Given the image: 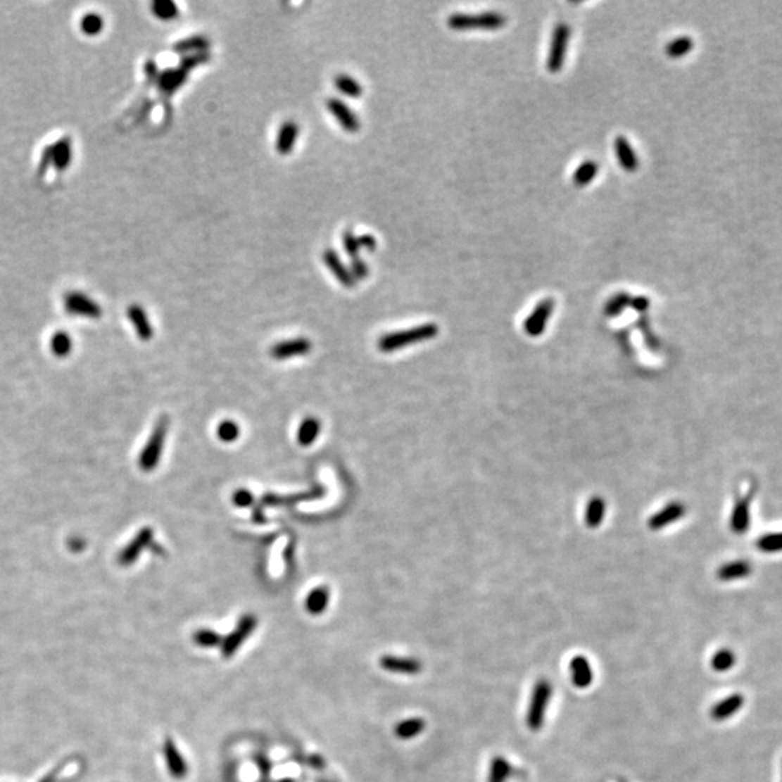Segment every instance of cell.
Returning <instances> with one entry per match:
<instances>
[{"label":"cell","instance_id":"f1b7e54d","mask_svg":"<svg viewBox=\"0 0 782 782\" xmlns=\"http://www.w3.org/2000/svg\"><path fill=\"white\" fill-rule=\"evenodd\" d=\"M209 45H210V39L206 35H193L175 42L172 46V51L179 54L200 53V51H206Z\"/></svg>","mask_w":782,"mask_h":782},{"label":"cell","instance_id":"3957f363","mask_svg":"<svg viewBox=\"0 0 782 782\" xmlns=\"http://www.w3.org/2000/svg\"><path fill=\"white\" fill-rule=\"evenodd\" d=\"M550 698H552L550 681L545 678L538 679L532 690L531 701H529V709L526 714L527 727L532 731H539L543 727Z\"/></svg>","mask_w":782,"mask_h":782},{"label":"cell","instance_id":"d6986e66","mask_svg":"<svg viewBox=\"0 0 782 782\" xmlns=\"http://www.w3.org/2000/svg\"><path fill=\"white\" fill-rule=\"evenodd\" d=\"M752 500V493H749L748 496L739 497L735 507H733V513H731L730 517V527L731 531L738 535H742L748 531L749 523H750V515H749V504Z\"/></svg>","mask_w":782,"mask_h":782},{"label":"cell","instance_id":"60d3db41","mask_svg":"<svg viewBox=\"0 0 782 782\" xmlns=\"http://www.w3.org/2000/svg\"><path fill=\"white\" fill-rule=\"evenodd\" d=\"M216 434H217V438H219L222 442H225V443H231V442H235V441L239 438L241 431H239V426H238L235 422H232V420H225V422L219 423Z\"/></svg>","mask_w":782,"mask_h":782},{"label":"cell","instance_id":"e0dca14e","mask_svg":"<svg viewBox=\"0 0 782 782\" xmlns=\"http://www.w3.org/2000/svg\"><path fill=\"white\" fill-rule=\"evenodd\" d=\"M187 79H189V71L179 65L177 68H167L163 72H160L157 86L163 93L172 94L187 82Z\"/></svg>","mask_w":782,"mask_h":782},{"label":"cell","instance_id":"4fadbf2b","mask_svg":"<svg viewBox=\"0 0 782 782\" xmlns=\"http://www.w3.org/2000/svg\"><path fill=\"white\" fill-rule=\"evenodd\" d=\"M322 258H323V263L326 264V267L329 268V271L335 275V279H336L343 287L352 289V287L355 286L357 280L354 279V277H352L349 268L342 263V260L339 258L338 252H336L335 249L329 248V249L323 251Z\"/></svg>","mask_w":782,"mask_h":782},{"label":"cell","instance_id":"ee69618b","mask_svg":"<svg viewBox=\"0 0 782 782\" xmlns=\"http://www.w3.org/2000/svg\"><path fill=\"white\" fill-rule=\"evenodd\" d=\"M343 249L346 254L351 258H355L358 257V252H360V244H358V238L355 237V234L352 232V229H346L343 232Z\"/></svg>","mask_w":782,"mask_h":782},{"label":"cell","instance_id":"74e56055","mask_svg":"<svg viewBox=\"0 0 782 782\" xmlns=\"http://www.w3.org/2000/svg\"><path fill=\"white\" fill-rule=\"evenodd\" d=\"M151 11H153V13L158 19L163 20H171L180 15L179 6L174 2H171V0H156V2L151 5Z\"/></svg>","mask_w":782,"mask_h":782},{"label":"cell","instance_id":"7dc6e473","mask_svg":"<svg viewBox=\"0 0 782 782\" xmlns=\"http://www.w3.org/2000/svg\"><path fill=\"white\" fill-rule=\"evenodd\" d=\"M234 503L238 507H248L254 503V497H252V494L248 490H238L234 494Z\"/></svg>","mask_w":782,"mask_h":782},{"label":"cell","instance_id":"7c38bea8","mask_svg":"<svg viewBox=\"0 0 782 782\" xmlns=\"http://www.w3.org/2000/svg\"><path fill=\"white\" fill-rule=\"evenodd\" d=\"M687 510L684 504H681L678 501H672L664 509H661L660 512L655 513L649 520H648V527L650 531H661V529L675 523L676 520H679L683 516H686Z\"/></svg>","mask_w":782,"mask_h":782},{"label":"cell","instance_id":"f907efd6","mask_svg":"<svg viewBox=\"0 0 782 782\" xmlns=\"http://www.w3.org/2000/svg\"><path fill=\"white\" fill-rule=\"evenodd\" d=\"M358 244H360V248H365L368 251H375V248H377V239L370 234H364V235L358 237Z\"/></svg>","mask_w":782,"mask_h":782},{"label":"cell","instance_id":"d6a6232c","mask_svg":"<svg viewBox=\"0 0 782 782\" xmlns=\"http://www.w3.org/2000/svg\"><path fill=\"white\" fill-rule=\"evenodd\" d=\"M334 84L335 87L345 96L348 97H361L362 96V86L360 82H357L354 77H351L348 74H338L336 77L334 79Z\"/></svg>","mask_w":782,"mask_h":782},{"label":"cell","instance_id":"8d00e7d4","mask_svg":"<svg viewBox=\"0 0 782 782\" xmlns=\"http://www.w3.org/2000/svg\"><path fill=\"white\" fill-rule=\"evenodd\" d=\"M103 28H105V20L99 13L94 12L86 13L80 20V30L89 37L99 35L103 31Z\"/></svg>","mask_w":782,"mask_h":782},{"label":"cell","instance_id":"f6af8a7d","mask_svg":"<svg viewBox=\"0 0 782 782\" xmlns=\"http://www.w3.org/2000/svg\"><path fill=\"white\" fill-rule=\"evenodd\" d=\"M51 165H53V146L49 145V146H45V148L42 149L41 160H39V164H38L37 175H38V179H39V180L45 177V174H46L48 168L51 167Z\"/></svg>","mask_w":782,"mask_h":782},{"label":"cell","instance_id":"2e32d148","mask_svg":"<svg viewBox=\"0 0 782 782\" xmlns=\"http://www.w3.org/2000/svg\"><path fill=\"white\" fill-rule=\"evenodd\" d=\"M569 669H571L572 684L576 688H587L591 686L594 679V672L590 665V661L586 657H583V655H576V657L571 660Z\"/></svg>","mask_w":782,"mask_h":782},{"label":"cell","instance_id":"cb8c5ba5","mask_svg":"<svg viewBox=\"0 0 782 782\" xmlns=\"http://www.w3.org/2000/svg\"><path fill=\"white\" fill-rule=\"evenodd\" d=\"M51 146H53V165L56 167L57 171H64L71 164V158H72L71 138L63 137Z\"/></svg>","mask_w":782,"mask_h":782},{"label":"cell","instance_id":"277c9868","mask_svg":"<svg viewBox=\"0 0 782 782\" xmlns=\"http://www.w3.org/2000/svg\"><path fill=\"white\" fill-rule=\"evenodd\" d=\"M167 434H168V419L165 416H161L157 424L154 426V431L148 438V442L142 448V452L139 455L138 462L142 471L149 472L157 468L163 455Z\"/></svg>","mask_w":782,"mask_h":782},{"label":"cell","instance_id":"9a60e30c","mask_svg":"<svg viewBox=\"0 0 782 782\" xmlns=\"http://www.w3.org/2000/svg\"><path fill=\"white\" fill-rule=\"evenodd\" d=\"M324 490L323 487L317 486L306 493H298V494H293V496H277V494H265L261 500L263 506H290V504H296L300 501H310V500H316L320 498L323 496Z\"/></svg>","mask_w":782,"mask_h":782},{"label":"cell","instance_id":"ab89813d","mask_svg":"<svg viewBox=\"0 0 782 782\" xmlns=\"http://www.w3.org/2000/svg\"><path fill=\"white\" fill-rule=\"evenodd\" d=\"M691 48H693V41H691V38H688V37H681V38H676V39L671 41V42L667 45V54H668L671 58H678V57H683V56H686L687 53H690V51H691Z\"/></svg>","mask_w":782,"mask_h":782},{"label":"cell","instance_id":"8fae6325","mask_svg":"<svg viewBox=\"0 0 782 782\" xmlns=\"http://www.w3.org/2000/svg\"><path fill=\"white\" fill-rule=\"evenodd\" d=\"M310 351H312V342L308 338H296V339L275 343L271 348V357L274 360L284 361L293 357L306 355Z\"/></svg>","mask_w":782,"mask_h":782},{"label":"cell","instance_id":"bcb514c9","mask_svg":"<svg viewBox=\"0 0 782 782\" xmlns=\"http://www.w3.org/2000/svg\"><path fill=\"white\" fill-rule=\"evenodd\" d=\"M349 271H351L352 277H354L355 280H364L365 277L368 275V272H370L367 263H365L362 258H360V257H355V258H352V260H351Z\"/></svg>","mask_w":782,"mask_h":782},{"label":"cell","instance_id":"836d02e7","mask_svg":"<svg viewBox=\"0 0 782 782\" xmlns=\"http://www.w3.org/2000/svg\"><path fill=\"white\" fill-rule=\"evenodd\" d=\"M49 346H51V352L56 357L64 358L68 354H71L72 351V339L71 336L64 332V331H58L53 335L51 341H49Z\"/></svg>","mask_w":782,"mask_h":782},{"label":"cell","instance_id":"4316f807","mask_svg":"<svg viewBox=\"0 0 782 782\" xmlns=\"http://www.w3.org/2000/svg\"><path fill=\"white\" fill-rule=\"evenodd\" d=\"M320 434V422L316 417H306L298 426L297 431V442L301 446H310L315 443Z\"/></svg>","mask_w":782,"mask_h":782},{"label":"cell","instance_id":"9c48e42d","mask_svg":"<svg viewBox=\"0 0 782 782\" xmlns=\"http://www.w3.org/2000/svg\"><path fill=\"white\" fill-rule=\"evenodd\" d=\"M553 306H555V303L549 297L543 298L538 303V306L532 310L531 315L526 317L524 324H523V329L529 336L538 338L545 332L546 324H548V322L552 316V312H553Z\"/></svg>","mask_w":782,"mask_h":782},{"label":"cell","instance_id":"d590c367","mask_svg":"<svg viewBox=\"0 0 782 782\" xmlns=\"http://www.w3.org/2000/svg\"><path fill=\"white\" fill-rule=\"evenodd\" d=\"M736 664V655L733 650L723 648L717 650L712 658V668L717 672H726L731 669Z\"/></svg>","mask_w":782,"mask_h":782},{"label":"cell","instance_id":"ac0fdd59","mask_svg":"<svg viewBox=\"0 0 782 782\" xmlns=\"http://www.w3.org/2000/svg\"><path fill=\"white\" fill-rule=\"evenodd\" d=\"M743 704L745 697L742 694H731L713 705L710 716L716 721H724L731 716H735L743 707Z\"/></svg>","mask_w":782,"mask_h":782},{"label":"cell","instance_id":"ffe728a7","mask_svg":"<svg viewBox=\"0 0 782 782\" xmlns=\"http://www.w3.org/2000/svg\"><path fill=\"white\" fill-rule=\"evenodd\" d=\"M164 756H165L168 771L172 775V778L183 779L187 775L189 768L180 750L171 739H167L164 743Z\"/></svg>","mask_w":782,"mask_h":782},{"label":"cell","instance_id":"8992f818","mask_svg":"<svg viewBox=\"0 0 782 782\" xmlns=\"http://www.w3.org/2000/svg\"><path fill=\"white\" fill-rule=\"evenodd\" d=\"M257 617L252 614H245L237 624V629L232 633H229L222 641V655L225 658H231L232 655L239 649V646L248 639V636L254 632L257 627Z\"/></svg>","mask_w":782,"mask_h":782},{"label":"cell","instance_id":"ba28073f","mask_svg":"<svg viewBox=\"0 0 782 782\" xmlns=\"http://www.w3.org/2000/svg\"><path fill=\"white\" fill-rule=\"evenodd\" d=\"M64 308L70 315L74 316H83L90 319H99L102 316V308L93 298L80 291L67 293L64 297Z\"/></svg>","mask_w":782,"mask_h":782},{"label":"cell","instance_id":"7a4b0ae2","mask_svg":"<svg viewBox=\"0 0 782 782\" xmlns=\"http://www.w3.org/2000/svg\"><path fill=\"white\" fill-rule=\"evenodd\" d=\"M507 19L498 12H484L478 15L453 13L448 18V27L453 31H497L506 25Z\"/></svg>","mask_w":782,"mask_h":782},{"label":"cell","instance_id":"d4e9b609","mask_svg":"<svg viewBox=\"0 0 782 782\" xmlns=\"http://www.w3.org/2000/svg\"><path fill=\"white\" fill-rule=\"evenodd\" d=\"M329 598H331V593L327 587L313 588L306 597V610L313 616L322 614L327 609Z\"/></svg>","mask_w":782,"mask_h":782},{"label":"cell","instance_id":"5b68a950","mask_svg":"<svg viewBox=\"0 0 782 782\" xmlns=\"http://www.w3.org/2000/svg\"><path fill=\"white\" fill-rule=\"evenodd\" d=\"M569 34H571V28L568 27L567 23H562V22L558 23L553 30L550 48H549V56H548V63H546L548 70L552 74L560 72L564 67L567 46H568V42H569Z\"/></svg>","mask_w":782,"mask_h":782},{"label":"cell","instance_id":"30bf717a","mask_svg":"<svg viewBox=\"0 0 782 782\" xmlns=\"http://www.w3.org/2000/svg\"><path fill=\"white\" fill-rule=\"evenodd\" d=\"M327 109L334 115V118L339 122V125L342 126V130L345 132L349 134H355L360 131L361 128V122L358 119V116L354 113L348 105H345L341 99L336 97H331L329 100L326 102Z\"/></svg>","mask_w":782,"mask_h":782},{"label":"cell","instance_id":"e575fe53","mask_svg":"<svg viewBox=\"0 0 782 782\" xmlns=\"http://www.w3.org/2000/svg\"><path fill=\"white\" fill-rule=\"evenodd\" d=\"M630 301H632V296L626 291H620L617 294H614L607 303H605V308L604 312L609 317H616L619 316L626 308H630Z\"/></svg>","mask_w":782,"mask_h":782},{"label":"cell","instance_id":"44dd1931","mask_svg":"<svg viewBox=\"0 0 782 782\" xmlns=\"http://www.w3.org/2000/svg\"><path fill=\"white\" fill-rule=\"evenodd\" d=\"M298 137V125L294 120H286L279 130L275 139V149L280 156H289Z\"/></svg>","mask_w":782,"mask_h":782},{"label":"cell","instance_id":"6da1fadb","mask_svg":"<svg viewBox=\"0 0 782 782\" xmlns=\"http://www.w3.org/2000/svg\"><path fill=\"white\" fill-rule=\"evenodd\" d=\"M439 327L436 323H423L420 326L410 327V329L391 332L378 339V349L381 352H394L409 345L424 342L436 338Z\"/></svg>","mask_w":782,"mask_h":782},{"label":"cell","instance_id":"1f68e13d","mask_svg":"<svg viewBox=\"0 0 782 782\" xmlns=\"http://www.w3.org/2000/svg\"><path fill=\"white\" fill-rule=\"evenodd\" d=\"M424 720L420 717H412L408 720H403L396 726V735L397 738L403 739V740H408V739H413L416 736H419L422 731L424 730Z\"/></svg>","mask_w":782,"mask_h":782},{"label":"cell","instance_id":"f35d334b","mask_svg":"<svg viewBox=\"0 0 782 782\" xmlns=\"http://www.w3.org/2000/svg\"><path fill=\"white\" fill-rule=\"evenodd\" d=\"M193 642L201 648H213L222 643V636L210 629H200L193 633Z\"/></svg>","mask_w":782,"mask_h":782},{"label":"cell","instance_id":"5bb4252c","mask_svg":"<svg viewBox=\"0 0 782 782\" xmlns=\"http://www.w3.org/2000/svg\"><path fill=\"white\" fill-rule=\"evenodd\" d=\"M380 667L393 674H403V675H417L423 665L419 660L406 658V657H394V655H384L380 658Z\"/></svg>","mask_w":782,"mask_h":782},{"label":"cell","instance_id":"52a82bcc","mask_svg":"<svg viewBox=\"0 0 782 782\" xmlns=\"http://www.w3.org/2000/svg\"><path fill=\"white\" fill-rule=\"evenodd\" d=\"M154 543V531L151 527H144L141 531L132 538V541L126 545L120 553H119V564L123 567H130L132 565L139 557L141 553L146 549L151 548Z\"/></svg>","mask_w":782,"mask_h":782},{"label":"cell","instance_id":"7bdbcfd3","mask_svg":"<svg viewBox=\"0 0 782 782\" xmlns=\"http://www.w3.org/2000/svg\"><path fill=\"white\" fill-rule=\"evenodd\" d=\"M758 548L762 552H779L782 550V534H771L767 536H762L758 541Z\"/></svg>","mask_w":782,"mask_h":782},{"label":"cell","instance_id":"681fc988","mask_svg":"<svg viewBox=\"0 0 782 782\" xmlns=\"http://www.w3.org/2000/svg\"><path fill=\"white\" fill-rule=\"evenodd\" d=\"M650 306V300L645 296H639V297H632V301H630V308L643 313L648 310V308Z\"/></svg>","mask_w":782,"mask_h":782},{"label":"cell","instance_id":"4dcf8cb0","mask_svg":"<svg viewBox=\"0 0 782 782\" xmlns=\"http://www.w3.org/2000/svg\"><path fill=\"white\" fill-rule=\"evenodd\" d=\"M513 771V765L504 756H496L490 765L488 782H507L509 778H512Z\"/></svg>","mask_w":782,"mask_h":782},{"label":"cell","instance_id":"484cf974","mask_svg":"<svg viewBox=\"0 0 782 782\" xmlns=\"http://www.w3.org/2000/svg\"><path fill=\"white\" fill-rule=\"evenodd\" d=\"M750 572H752V567L749 562L735 561V562H727L721 565L717 571V578L720 581H735V579L750 575Z\"/></svg>","mask_w":782,"mask_h":782},{"label":"cell","instance_id":"7402d4cb","mask_svg":"<svg viewBox=\"0 0 782 782\" xmlns=\"http://www.w3.org/2000/svg\"><path fill=\"white\" fill-rule=\"evenodd\" d=\"M128 317L132 322L134 329L141 341H151L154 336L153 324H151L146 312L139 305H131L128 308Z\"/></svg>","mask_w":782,"mask_h":782},{"label":"cell","instance_id":"83f0119b","mask_svg":"<svg viewBox=\"0 0 782 782\" xmlns=\"http://www.w3.org/2000/svg\"><path fill=\"white\" fill-rule=\"evenodd\" d=\"M605 516V501L600 496H594L588 500L586 507V524L590 529H597Z\"/></svg>","mask_w":782,"mask_h":782},{"label":"cell","instance_id":"c3c4849f","mask_svg":"<svg viewBox=\"0 0 782 782\" xmlns=\"http://www.w3.org/2000/svg\"><path fill=\"white\" fill-rule=\"evenodd\" d=\"M144 70H145V74H146L148 80H149V82H153V83H157L158 75H160L157 63H156L154 60H148V61L145 63V68H144Z\"/></svg>","mask_w":782,"mask_h":782},{"label":"cell","instance_id":"603a6c76","mask_svg":"<svg viewBox=\"0 0 782 782\" xmlns=\"http://www.w3.org/2000/svg\"><path fill=\"white\" fill-rule=\"evenodd\" d=\"M614 151H616L619 164L623 170H626L629 172H633L639 168V158L635 154V151H633L632 145H630V142L627 141V138L619 135L614 139Z\"/></svg>","mask_w":782,"mask_h":782},{"label":"cell","instance_id":"f546056e","mask_svg":"<svg viewBox=\"0 0 782 782\" xmlns=\"http://www.w3.org/2000/svg\"><path fill=\"white\" fill-rule=\"evenodd\" d=\"M597 172H598V164L593 160H586L575 168L572 182L576 187H586L595 179Z\"/></svg>","mask_w":782,"mask_h":782},{"label":"cell","instance_id":"b9f144b4","mask_svg":"<svg viewBox=\"0 0 782 782\" xmlns=\"http://www.w3.org/2000/svg\"><path fill=\"white\" fill-rule=\"evenodd\" d=\"M210 61V53L209 51H200V53H193L189 56H184L180 60V67L187 70L190 72V70H193L194 67H198L201 64H205Z\"/></svg>","mask_w":782,"mask_h":782}]
</instances>
